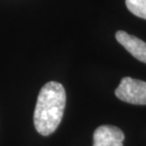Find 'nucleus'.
<instances>
[{"label": "nucleus", "instance_id": "2", "mask_svg": "<svg viewBox=\"0 0 146 146\" xmlns=\"http://www.w3.org/2000/svg\"><path fill=\"white\" fill-rule=\"evenodd\" d=\"M115 94L122 102L132 104H146V83L130 77L121 79Z\"/></svg>", "mask_w": 146, "mask_h": 146}, {"label": "nucleus", "instance_id": "4", "mask_svg": "<svg viewBox=\"0 0 146 146\" xmlns=\"http://www.w3.org/2000/svg\"><path fill=\"white\" fill-rule=\"evenodd\" d=\"M117 41L133 55L136 59L146 64V43L139 38L128 34L123 31H119L116 33Z\"/></svg>", "mask_w": 146, "mask_h": 146}, {"label": "nucleus", "instance_id": "1", "mask_svg": "<svg viewBox=\"0 0 146 146\" xmlns=\"http://www.w3.org/2000/svg\"><path fill=\"white\" fill-rule=\"evenodd\" d=\"M66 101V90L57 82H49L41 88L33 116L38 133L48 136L57 129L62 121Z\"/></svg>", "mask_w": 146, "mask_h": 146}, {"label": "nucleus", "instance_id": "3", "mask_svg": "<svg viewBox=\"0 0 146 146\" xmlns=\"http://www.w3.org/2000/svg\"><path fill=\"white\" fill-rule=\"evenodd\" d=\"M124 134L113 125H101L93 135V146H123Z\"/></svg>", "mask_w": 146, "mask_h": 146}, {"label": "nucleus", "instance_id": "5", "mask_svg": "<svg viewBox=\"0 0 146 146\" xmlns=\"http://www.w3.org/2000/svg\"><path fill=\"white\" fill-rule=\"evenodd\" d=\"M125 5L134 15L146 19V0H125Z\"/></svg>", "mask_w": 146, "mask_h": 146}]
</instances>
